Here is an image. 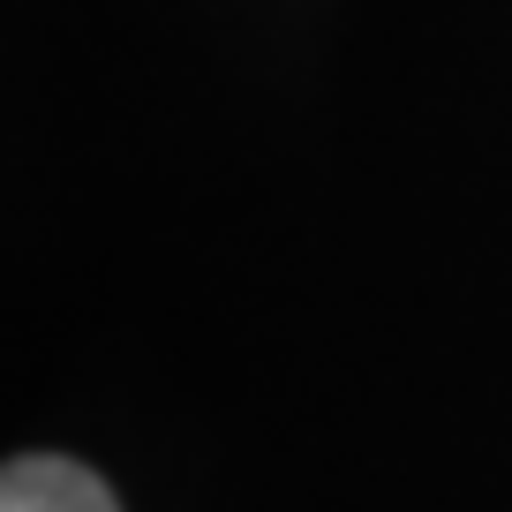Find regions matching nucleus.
I'll return each instance as SVG.
<instances>
[{
  "label": "nucleus",
  "mask_w": 512,
  "mask_h": 512,
  "mask_svg": "<svg viewBox=\"0 0 512 512\" xmlns=\"http://www.w3.org/2000/svg\"><path fill=\"white\" fill-rule=\"evenodd\" d=\"M0 512H121V505L91 467L53 460V452H23L0 475Z\"/></svg>",
  "instance_id": "1"
}]
</instances>
